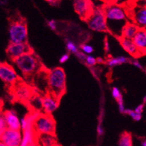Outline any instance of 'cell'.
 Returning a JSON list of instances; mask_svg holds the SVG:
<instances>
[{
	"mask_svg": "<svg viewBox=\"0 0 146 146\" xmlns=\"http://www.w3.org/2000/svg\"><path fill=\"white\" fill-rule=\"evenodd\" d=\"M80 51L84 52L85 55H91L92 53L94 52V48L92 45L88 44H82L80 46Z\"/></svg>",
	"mask_w": 146,
	"mask_h": 146,
	"instance_id": "4316f807",
	"label": "cell"
},
{
	"mask_svg": "<svg viewBox=\"0 0 146 146\" xmlns=\"http://www.w3.org/2000/svg\"><path fill=\"white\" fill-rule=\"evenodd\" d=\"M140 55H145L146 52V31L145 29H139L132 39Z\"/></svg>",
	"mask_w": 146,
	"mask_h": 146,
	"instance_id": "5bb4252c",
	"label": "cell"
},
{
	"mask_svg": "<svg viewBox=\"0 0 146 146\" xmlns=\"http://www.w3.org/2000/svg\"><path fill=\"white\" fill-rule=\"evenodd\" d=\"M13 62L23 75H31L40 68V62L32 52L22 55Z\"/></svg>",
	"mask_w": 146,
	"mask_h": 146,
	"instance_id": "3957f363",
	"label": "cell"
},
{
	"mask_svg": "<svg viewBox=\"0 0 146 146\" xmlns=\"http://www.w3.org/2000/svg\"><path fill=\"white\" fill-rule=\"evenodd\" d=\"M76 58L79 60V61H81V62L84 63V60H85V58H86V56H87V55H85L84 53L82 52V51H80V50H79V51L76 54Z\"/></svg>",
	"mask_w": 146,
	"mask_h": 146,
	"instance_id": "d6a6232c",
	"label": "cell"
},
{
	"mask_svg": "<svg viewBox=\"0 0 146 146\" xmlns=\"http://www.w3.org/2000/svg\"><path fill=\"white\" fill-rule=\"evenodd\" d=\"M47 84L50 92L58 99H60L66 90V75L60 67L52 69L47 74Z\"/></svg>",
	"mask_w": 146,
	"mask_h": 146,
	"instance_id": "7a4b0ae2",
	"label": "cell"
},
{
	"mask_svg": "<svg viewBox=\"0 0 146 146\" xmlns=\"http://www.w3.org/2000/svg\"><path fill=\"white\" fill-rule=\"evenodd\" d=\"M119 39L121 47L128 54H129L130 55H132L133 57L140 56V52H138L136 46L134 44L132 39H125V38H123V37H120Z\"/></svg>",
	"mask_w": 146,
	"mask_h": 146,
	"instance_id": "2e32d148",
	"label": "cell"
},
{
	"mask_svg": "<svg viewBox=\"0 0 146 146\" xmlns=\"http://www.w3.org/2000/svg\"><path fill=\"white\" fill-rule=\"evenodd\" d=\"M0 146H6V145H5V144H3V143H2V142L0 141Z\"/></svg>",
	"mask_w": 146,
	"mask_h": 146,
	"instance_id": "f6af8a7d",
	"label": "cell"
},
{
	"mask_svg": "<svg viewBox=\"0 0 146 146\" xmlns=\"http://www.w3.org/2000/svg\"><path fill=\"white\" fill-rule=\"evenodd\" d=\"M132 145L133 141L132 135L127 132H123L119 137L118 146H132Z\"/></svg>",
	"mask_w": 146,
	"mask_h": 146,
	"instance_id": "603a6c76",
	"label": "cell"
},
{
	"mask_svg": "<svg viewBox=\"0 0 146 146\" xmlns=\"http://www.w3.org/2000/svg\"><path fill=\"white\" fill-rule=\"evenodd\" d=\"M104 44H105L104 47H105V50H106V52H109L111 47H110V43L109 42H108V40L107 38H106V39H105Z\"/></svg>",
	"mask_w": 146,
	"mask_h": 146,
	"instance_id": "8d00e7d4",
	"label": "cell"
},
{
	"mask_svg": "<svg viewBox=\"0 0 146 146\" xmlns=\"http://www.w3.org/2000/svg\"><path fill=\"white\" fill-rule=\"evenodd\" d=\"M38 146H58L55 135H37Z\"/></svg>",
	"mask_w": 146,
	"mask_h": 146,
	"instance_id": "ac0fdd59",
	"label": "cell"
},
{
	"mask_svg": "<svg viewBox=\"0 0 146 146\" xmlns=\"http://www.w3.org/2000/svg\"><path fill=\"white\" fill-rule=\"evenodd\" d=\"M36 135H55L56 123L51 114L39 113L33 124Z\"/></svg>",
	"mask_w": 146,
	"mask_h": 146,
	"instance_id": "5b68a950",
	"label": "cell"
},
{
	"mask_svg": "<svg viewBox=\"0 0 146 146\" xmlns=\"http://www.w3.org/2000/svg\"><path fill=\"white\" fill-rule=\"evenodd\" d=\"M118 105V108H119V111L121 113H124V111H125L126 108L125 105H124V100H123V98H120L118 100H116Z\"/></svg>",
	"mask_w": 146,
	"mask_h": 146,
	"instance_id": "f546056e",
	"label": "cell"
},
{
	"mask_svg": "<svg viewBox=\"0 0 146 146\" xmlns=\"http://www.w3.org/2000/svg\"><path fill=\"white\" fill-rule=\"evenodd\" d=\"M138 30H139V28L136 25L134 24L133 23H127L126 26L122 29L121 37H123L125 39H132Z\"/></svg>",
	"mask_w": 146,
	"mask_h": 146,
	"instance_id": "ffe728a7",
	"label": "cell"
},
{
	"mask_svg": "<svg viewBox=\"0 0 146 146\" xmlns=\"http://www.w3.org/2000/svg\"><path fill=\"white\" fill-rule=\"evenodd\" d=\"M28 27L23 20H15L10 23L8 28V36L10 43H27Z\"/></svg>",
	"mask_w": 146,
	"mask_h": 146,
	"instance_id": "277c9868",
	"label": "cell"
},
{
	"mask_svg": "<svg viewBox=\"0 0 146 146\" xmlns=\"http://www.w3.org/2000/svg\"><path fill=\"white\" fill-rule=\"evenodd\" d=\"M131 63H132V64L135 67L137 68L140 69V70H144V68H143V65L140 63V62L138 60L135 59V60H132V61H131Z\"/></svg>",
	"mask_w": 146,
	"mask_h": 146,
	"instance_id": "836d02e7",
	"label": "cell"
},
{
	"mask_svg": "<svg viewBox=\"0 0 146 146\" xmlns=\"http://www.w3.org/2000/svg\"><path fill=\"white\" fill-rule=\"evenodd\" d=\"M15 92L16 98L22 101H28L32 95L31 90L25 84H20L18 86L15 90Z\"/></svg>",
	"mask_w": 146,
	"mask_h": 146,
	"instance_id": "d6986e66",
	"label": "cell"
},
{
	"mask_svg": "<svg viewBox=\"0 0 146 146\" xmlns=\"http://www.w3.org/2000/svg\"><path fill=\"white\" fill-rule=\"evenodd\" d=\"M143 104H145V103H146V96H145H145L143 97Z\"/></svg>",
	"mask_w": 146,
	"mask_h": 146,
	"instance_id": "7bdbcfd3",
	"label": "cell"
},
{
	"mask_svg": "<svg viewBox=\"0 0 146 146\" xmlns=\"http://www.w3.org/2000/svg\"><path fill=\"white\" fill-rule=\"evenodd\" d=\"M69 58H70V54H69L68 52L65 53V54L62 55L59 59L60 63H61V64H63V63H66V62H67V61L69 60Z\"/></svg>",
	"mask_w": 146,
	"mask_h": 146,
	"instance_id": "1f68e13d",
	"label": "cell"
},
{
	"mask_svg": "<svg viewBox=\"0 0 146 146\" xmlns=\"http://www.w3.org/2000/svg\"><path fill=\"white\" fill-rule=\"evenodd\" d=\"M0 79L7 85H14L18 80V76L12 66L0 62Z\"/></svg>",
	"mask_w": 146,
	"mask_h": 146,
	"instance_id": "52a82bcc",
	"label": "cell"
},
{
	"mask_svg": "<svg viewBox=\"0 0 146 146\" xmlns=\"http://www.w3.org/2000/svg\"><path fill=\"white\" fill-rule=\"evenodd\" d=\"M73 5L76 13L84 21L89 18L95 8L91 0H74Z\"/></svg>",
	"mask_w": 146,
	"mask_h": 146,
	"instance_id": "ba28073f",
	"label": "cell"
},
{
	"mask_svg": "<svg viewBox=\"0 0 146 146\" xmlns=\"http://www.w3.org/2000/svg\"><path fill=\"white\" fill-rule=\"evenodd\" d=\"M66 47L68 53H72V54L76 55L79 51V47H78L77 45L76 44L75 42L70 40V39H67L66 41Z\"/></svg>",
	"mask_w": 146,
	"mask_h": 146,
	"instance_id": "cb8c5ba5",
	"label": "cell"
},
{
	"mask_svg": "<svg viewBox=\"0 0 146 146\" xmlns=\"http://www.w3.org/2000/svg\"><path fill=\"white\" fill-rule=\"evenodd\" d=\"M6 52L7 56L13 61L22 55L32 52V50H31V48L29 45L28 42L27 43L18 44L10 43V44L7 47Z\"/></svg>",
	"mask_w": 146,
	"mask_h": 146,
	"instance_id": "9c48e42d",
	"label": "cell"
},
{
	"mask_svg": "<svg viewBox=\"0 0 146 146\" xmlns=\"http://www.w3.org/2000/svg\"><path fill=\"white\" fill-rule=\"evenodd\" d=\"M39 113L38 111H33L32 113H29L24 117L21 118L20 119V123H21V129L22 131L28 129L33 128V124H34V121L39 116Z\"/></svg>",
	"mask_w": 146,
	"mask_h": 146,
	"instance_id": "e0dca14e",
	"label": "cell"
},
{
	"mask_svg": "<svg viewBox=\"0 0 146 146\" xmlns=\"http://www.w3.org/2000/svg\"><path fill=\"white\" fill-rule=\"evenodd\" d=\"M60 99L52 94L48 93L42 97V110L44 113L52 114L58 109Z\"/></svg>",
	"mask_w": 146,
	"mask_h": 146,
	"instance_id": "8fae6325",
	"label": "cell"
},
{
	"mask_svg": "<svg viewBox=\"0 0 146 146\" xmlns=\"http://www.w3.org/2000/svg\"><path fill=\"white\" fill-rule=\"evenodd\" d=\"M47 26L51 29L52 31H56L58 29V22L55 20L51 19L47 21Z\"/></svg>",
	"mask_w": 146,
	"mask_h": 146,
	"instance_id": "4dcf8cb0",
	"label": "cell"
},
{
	"mask_svg": "<svg viewBox=\"0 0 146 146\" xmlns=\"http://www.w3.org/2000/svg\"><path fill=\"white\" fill-rule=\"evenodd\" d=\"M7 129L13 130H21V123L18 114L13 110H7L2 113Z\"/></svg>",
	"mask_w": 146,
	"mask_h": 146,
	"instance_id": "7c38bea8",
	"label": "cell"
},
{
	"mask_svg": "<svg viewBox=\"0 0 146 146\" xmlns=\"http://www.w3.org/2000/svg\"><path fill=\"white\" fill-rule=\"evenodd\" d=\"M138 2H142V3H143V4H144V5H145V2H146V0H137Z\"/></svg>",
	"mask_w": 146,
	"mask_h": 146,
	"instance_id": "ee69618b",
	"label": "cell"
},
{
	"mask_svg": "<svg viewBox=\"0 0 146 146\" xmlns=\"http://www.w3.org/2000/svg\"><path fill=\"white\" fill-rule=\"evenodd\" d=\"M132 60L125 56H118L116 58L111 57L106 60V64L108 67L113 68L125 63H131Z\"/></svg>",
	"mask_w": 146,
	"mask_h": 146,
	"instance_id": "44dd1931",
	"label": "cell"
},
{
	"mask_svg": "<svg viewBox=\"0 0 146 146\" xmlns=\"http://www.w3.org/2000/svg\"><path fill=\"white\" fill-rule=\"evenodd\" d=\"M7 3H8V0H0V5L1 6L6 5Z\"/></svg>",
	"mask_w": 146,
	"mask_h": 146,
	"instance_id": "ab89813d",
	"label": "cell"
},
{
	"mask_svg": "<svg viewBox=\"0 0 146 146\" xmlns=\"http://www.w3.org/2000/svg\"><path fill=\"white\" fill-rule=\"evenodd\" d=\"M108 31L120 38L122 29L128 22V13L124 7L117 4H108L103 7Z\"/></svg>",
	"mask_w": 146,
	"mask_h": 146,
	"instance_id": "6da1fadb",
	"label": "cell"
},
{
	"mask_svg": "<svg viewBox=\"0 0 146 146\" xmlns=\"http://www.w3.org/2000/svg\"><path fill=\"white\" fill-rule=\"evenodd\" d=\"M124 113L126 114V115L129 116L130 117L132 118V119H133L134 121H140L142 119V117H143L142 114L137 113H135V111H134V110H131L129 109V108H126Z\"/></svg>",
	"mask_w": 146,
	"mask_h": 146,
	"instance_id": "d4e9b609",
	"label": "cell"
},
{
	"mask_svg": "<svg viewBox=\"0 0 146 146\" xmlns=\"http://www.w3.org/2000/svg\"><path fill=\"white\" fill-rule=\"evenodd\" d=\"M144 108H145V104L142 103V104L138 105V106L135 108L134 111L138 114H142L143 113V111H144Z\"/></svg>",
	"mask_w": 146,
	"mask_h": 146,
	"instance_id": "e575fe53",
	"label": "cell"
},
{
	"mask_svg": "<svg viewBox=\"0 0 146 146\" xmlns=\"http://www.w3.org/2000/svg\"><path fill=\"white\" fill-rule=\"evenodd\" d=\"M90 30L95 32H107V23L103 7L94 8L89 18L86 20Z\"/></svg>",
	"mask_w": 146,
	"mask_h": 146,
	"instance_id": "8992f818",
	"label": "cell"
},
{
	"mask_svg": "<svg viewBox=\"0 0 146 146\" xmlns=\"http://www.w3.org/2000/svg\"><path fill=\"white\" fill-rule=\"evenodd\" d=\"M103 63V60L101 59V58H98V59H97V63Z\"/></svg>",
	"mask_w": 146,
	"mask_h": 146,
	"instance_id": "b9f144b4",
	"label": "cell"
},
{
	"mask_svg": "<svg viewBox=\"0 0 146 146\" xmlns=\"http://www.w3.org/2000/svg\"><path fill=\"white\" fill-rule=\"evenodd\" d=\"M140 144H141V146H146V140H142Z\"/></svg>",
	"mask_w": 146,
	"mask_h": 146,
	"instance_id": "60d3db41",
	"label": "cell"
},
{
	"mask_svg": "<svg viewBox=\"0 0 146 146\" xmlns=\"http://www.w3.org/2000/svg\"><path fill=\"white\" fill-rule=\"evenodd\" d=\"M103 2H104L106 5H108V4H113L116 0H100Z\"/></svg>",
	"mask_w": 146,
	"mask_h": 146,
	"instance_id": "f35d334b",
	"label": "cell"
},
{
	"mask_svg": "<svg viewBox=\"0 0 146 146\" xmlns=\"http://www.w3.org/2000/svg\"><path fill=\"white\" fill-rule=\"evenodd\" d=\"M21 138L22 132H21V130L7 129L0 137V141L6 146H20Z\"/></svg>",
	"mask_w": 146,
	"mask_h": 146,
	"instance_id": "30bf717a",
	"label": "cell"
},
{
	"mask_svg": "<svg viewBox=\"0 0 146 146\" xmlns=\"http://www.w3.org/2000/svg\"><path fill=\"white\" fill-rule=\"evenodd\" d=\"M27 102L34 111L39 112L42 109V98L39 95H32Z\"/></svg>",
	"mask_w": 146,
	"mask_h": 146,
	"instance_id": "7402d4cb",
	"label": "cell"
},
{
	"mask_svg": "<svg viewBox=\"0 0 146 146\" xmlns=\"http://www.w3.org/2000/svg\"><path fill=\"white\" fill-rule=\"evenodd\" d=\"M97 133H98V136H103L104 135L105 130L103 126L101 125V124H99L97 127Z\"/></svg>",
	"mask_w": 146,
	"mask_h": 146,
	"instance_id": "d590c367",
	"label": "cell"
},
{
	"mask_svg": "<svg viewBox=\"0 0 146 146\" xmlns=\"http://www.w3.org/2000/svg\"><path fill=\"white\" fill-rule=\"evenodd\" d=\"M7 129V126L5 124V119H4L2 113H0V137L2 136L5 130Z\"/></svg>",
	"mask_w": 146,
	"mask_h": 146,
	"instance_id": "f1b7e54d",
	"label": "cell"
},
{
	"mask_svg": "<svg viewBox=\"0 0 146 146\" xmlns=\"http://www.w3.org/2000/svg\"><path fill=\"white\" fill-rule=\"evenodd\" d=\"M111 95H112V97L116 100H118L122 98V95L120 90L116 87H114L112 88V90H111Z\"/></svg>",
	"mask_w": 146,
	"mask_h": 146,
	"instance_id": "83f0119b",
	"label": "cell"
},
{
	"mask_svg": "<svg viewBox=\"0 0 146 146\" xmlns=\"http://www.w3.org/2000/svg\"><path fill=\"white\" fill-rule=\"evenodd\" d=\"M46 1H47L50 5H52V6H57V5H59V3L60 2V0H46Z\"/></svg>",
	"mask_w": 146,
	"mask_h": 146,
	"instance_id": "74e56055",
	"label": "cell"
},
{
	"mask_svg": "<svg viewBox=\"0 0 146 146\" xmlns=\"http://www.w3.org/2000/svg\"><path fill=\"white\" fill-rule=\"evenodd\" d=\"M20 146H38L37 135L33 128L22 131V138Z\"/></svg>",
	"mask_w": 146,
	"mask_h": 146,
	"instance_id": "9a60e30c",
	"label": "cell"
},
{
	"mask_svg": "<svg viewBox=\"0 0 146 146\" xmlns=\"http://www.w3.org/2000/svg\"><path fill=\"white\" fill-rule=\"evenodd\" d=\"M84 63L88 67L93 68L97 64V58H95L92 55H88L86 56Z\"/></svg>",
	"mask_w": 146,
	"mask_h": 146,
	"instance_id": "484cf974",
	"label": "cell"
},
{
	"mask_svg": "<svg viewBox=\"0 0 146 146\" xmlns=\"http://www.w3.org/2000/svg\"><path fill=\"white\" fill-rule=\"evenodd\" d=\"M132 19L134 24L139 29H145L146 27V7L145 6H137L133 10Z\"/></svg>",
	"mask_w": 146,
	"mask_h": 146,
	"instance_id": "4fadbf2b",
	"label": "cell"
}]
</instances>
